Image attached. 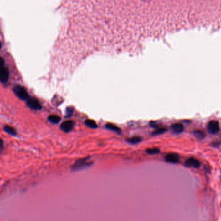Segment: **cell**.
<instances>
[{
  "mask_svg": "<svg viewBox=\"0 0 221 221\" xmlns=\"http://www.w3.org/2000/svg\"><path fill=\"white\" fill-rule=\"evenodd\" d=\"M146 152L149 154H158L160 152V150L157 148L149 149L146 150Z\"/></svg>",
  "mask_w": 221,
  "mask_h": 221,
  "instance_id": "cell-15",
  "label": "cell"
},
{
  "mask_svg": "<svg viewBox=\"0 0 221 221\" xmlns=\"http://www.w3.org/2000/svg\"><path fill=\"white\" fill-rule=\"evenodd\" d=\"M208 131L211 134H215L219 132V123L217 121H211L208 124Z\"/></svg>",
  "mask_w": 221,
  "mask_h": 221,
  "instance_id": "cell-2",
  "label": "cell"
},
{
  "mask_svg": "<svg viewBox=\"0 0 221 221\" xmlns=\"http://www.w3.org/2000/svg\"><path fill=\"white\" fill-rule=\"evenodd\" d=\"M9 77V71L8 69L3 66H2L1 69V82L2 83H5L7 82Z\"/></svg>",
  "mask_w": 221,
  "mask_h": 221,
  "instance_id": "cell-8",
  "label": "cell"
},
{
  "mask_svg": "<svg viewBox=\"0 0 221 221\" xmlns=\"http://www.w3.org/2000/svg\"><path fill=\"white\" fill-rule=\"evenodd\" d=\"M165 159L167 162L172 163H177L179 162L180 160L179 156L175 153H170L167 154L165 156Z\"/></svg>",
  "mask_w": 221,
  "mask_h": 221,
  "instance_id": "cell-5",
  "label": "cell"
},
{
  "mask_svg": "<svg viewBox=\"0 0 221 221\" xmlns=\"http://www.w3.org/2000/svg\"><path fill=\"white\" fill-rule=\"evenodd\" d=\"M106 128H108V129L110 130V131H114L115 132L121 133V129H120V128H119V127H117V126L113 125V124H111V123L106 124Z\"/></svg>",
  "mask_w": 221,
  "mask_h": 221,
  "instance_id": "cell-10",
  "label": "cell"
},
{
  "mask_svg": "<svg viewBox=\"0 0 221 221\" xmlns=\"http://www.w3.org/2000/svg\"><path fill=\"white\" fill-rule=\"evenodd\" d=\"M141 140H142L141 137L136 136V137H133L130 138V139H128L127 141L128 143H130L131 144H136V143H140V141H141Z\"/></svg>",
  "mask_w": 221,
  "mask_h": 221,
  "instance_id": "cell-13",
  "label": "cell"
},
{
  "mask_svg": "<svg viewBox=\"0 0 221 221\" xmlns=\"http://www.w3.org/2000/svg\"><path fill=\"white\" fill-rule=\"evenodd\" d=\"M90 165V163L87 162L86 158L81 159L78 160L75 165H73V167H72V169L73 170H79L80 168H83V167H87Z\"/></svg>",
  "mask_w": 221,
  "mask_h": 221,
  "instance_id": "cell-4",
  "label": "cell"
},
{
  "mask_svg": "<svg viewBox=\"0 0 221 221\" xmlns=\"http://www.w3.org/2000/svg\"><path fill=\"white\" fill-rule=\"evenodd\" d=\"M85 124L86 126H88V127L91 128H97V123L91 120V119H87V120L85 121Z\"/></svg>",
  "mask_w": 221,
  "mask_h": 221,
  "instance_id": "cell-14",
  "label": "cell"
},
{
  "mask_svg": "<svg viewBox=\"0 0 221 221\" xmlns=\"http://www.w3.org/2000/svg\"><path fill=\"white\" fill-rule=\"evenodd\" d=\"M3 130H4L5 132L8 133V134H11L12 136H16V132L14 130V128H13V127H11L10 126H8V125L4 126Z\"/></svg>",
  "mask_w": 221,
  "mask_h": 221,
  "instance_id": "cell-12",
  "label": "cell"
},
{
  "mask_svg": "<svg viewBox=\"0 0 221 221\" xmlns=\"http://www.w3.org/2000/svg\"><path fill=\"white\" fill-rule=\"evenodd\" d=\"M171 129L174 132L179 134V133H182L183 131L184 127L180 123H176L171 126Z\"/></svg>",
  "mask_w": 221,
  "mask_h": 221,
  "instance_id": "cell-9",
  "label": "cell"
},
{
  "mask_svg": "<svg viewBox=\"0 0 221 221\" xmlns=\"http://www.w3.org/2000/svg\"><path fill=\"white\" fill-rule=\"evenodd\" d=\"M186 165L189 167L198 168L200 166V162L195 158H190L186 161Z\"/></svg>",
  "mask_w": 221,
  "mask_h": 221,
  "instance_id": "cell-7",
  "label": "cell"
},
{
  "mask_svg": "<svg viewBox=\"0 0 221 221\" xmlns=\"http://www.w3.org/2000/svg\"><path fill=\"white\" fill-rule=\"evenodd\" d=\"M48 120L52 123H54V124H57L60 122V121L61 120V119L59 116H56V115H51V116H49L48 117Z\"/></svg>",
  "mask_w": 221,
  "mask_h": 221,
  "instance_id": "cell-11",
  "label": "cell"
},
{
  "mask_svg": "<svg viewBox=\"0 0 221 221\" xmlns=\"http://www.w3.org/2000/svg\"><path fill=\"white\" fill-rule=\"evenodd\" d=\"M13 91L16 95L19 97L22 100H27L30 97L28 94V91L22 86L20 85H16L14 87Z\"/></svg>",
  "mask_w": 221,
  "mask_h": 221,
  "instance_id": "cell-1",
  "label": "cell"
},
{
  "mask_svg": "<svg viewBox=\"0 0 221 221\" xmlns=\"http://www.w3.org/2000/svg\"><path fill=\"white\" fill-rule=\"evenodd\" d=\"M194 134L198 138H199V139H203V138L205 137V134L204 133V132H202L201 131H197L194 132Z\"/></svg>",
  "mask_w": 221,
  "mask_h": 221,
  "instance_id": "cell-17",
  "label": "cell"
},
{
  "mask_svg": "<svg viewBox=\"0 0 221 221\" xmlns=\"http://www.w3.org/2000/svg\"><path fill=\"white\" fill-rule=\"evenodd\" d=\"M73 126H74V123L72 121H66L62 123L60 128L64 132H69L73 129Z\"/></svg>",
  "mask_w": 221,
  "mask_h": 221,
  "instance_id": "cell-6",
  "label": "cell"
},
{
  "mask_svg": "<svg viewBox=\"0 0 221 221\" xmlns=\"http://www.w3.org/2000/svg\"><path fill=\"white\" fill-rule=\"evenodd\" d=\"M27 105L32 110H39L42 108V106L39 101V100H37L35 98H31L30 97L28 100H27Z\"/></svg>",
  "mask_w": 221,
  "mask_h": 221,
  "instance_id": "cell-3",
  "label": "cell"
},
{
  "mask_svg": "<svg viewBox=\"0 0 221 221\" xmlns=\"http://www.w3.org/2000/svg\"><path fill=\"white\" fill-rule=\"evenodd\" d=\"M73 112V108H71V107L67 108H66V117H70L72 116Z\"/></svg>",
  "mask_w": 221,
  "mask_h": 221,
  "instance_id": "cell-18",
  "label": "cell"
},
{
  "mask_svg": "<svg viewBox=\"0 0 221 221\" xmlns=\"http://www.w3.org/2000/svg\"><path fill=\"white\" fill-rule=\"evenodd\" d=\"M165 131H166V128H158V129L156 130L154 132H152V135H154V136L160 135V134H162L164 133Z\"/></svg>",
  "mask_w": 221,
  "mask_h": 221,
  "instance_id": "cell-16",
  "label": "cell"
}]
</instances>
